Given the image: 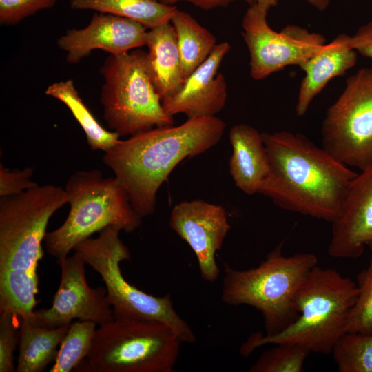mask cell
Returning <instances> with one entry per match:
<instances>
[{
    "label": "cell",
    "instance_id": "cell-21",
    "mask_svg": "<svg viewBox=\"0 0 372 372\" xmlns=\"http://www.w3.org/2000/svg\"><path fill=\"white\" fill-rule=\"evenodd\" d=\"M70 4L73 9L94 10L127 18L148 29L169 23L178 10L157 0H70Z\"/></svg>",
    "mask_w": 372,
    "mask_h": 372
},
{
    "label": "cell",
    "instance_id": "cell-10",
    "mask_svg": "<svg viewBox=\"0 0 372 372\" xmlns=\"http://www.w3.org/2000/svg\"><path fill=\"white\" fill-rule=\"evenodd\" d=\"M321 135L322 147L346 165L362 170L372 163V67L347 79L326 112Z\"/></svg>",
    "mask_w": 372,
    "mask_h": 372
},
{
    "label": "cell",
    "instance_id": "cell-13",
    "mask_svg": "<svg viewBox=\"0 0 372 372\" xmlns=\"http://www.w3.org/2000/svg\"><path fill=\"white\" fill-rule=\"evenodd\" d=\"M169 224L193 250L201 278L216 281L220 271L215 255L231 229L224 207L203 200L183 201L172 208Z\"/></svg>",
    "mask_w": 372,
    "mask_h": 372
},
{
    "label": "cell",
    "instance_id": "cell-3",
    "mask_svg": "<svg viewBox=\"0 0 372 372\" xmlns=\"http://www.w3.org/2000/svg\"><path fill=\"white\" fill-rule=\"evenodd\" d=\"M68 202L65 190L51 184L0 197V313L32 317L39 302L37 267L46 228Z\"/></svg>",
    "mask_w": 372,
    "mask_h": 372
},
{
    "label": "cell",
    "instance_id": "cell-27",
    "mask_svg": "<svg viewBox=\"0 0 372 372\" xmlns=\"http://www.w3.org/2000/svg\"><path fill=\"white\" fill-rule=\"evenodd\" d=\"M359 293L351 312L347 333H372V256L368 265L357 276Z\"/></svg>",
    "mask_w": 372,
    "mask_h": 372
},
{
    "label": "cell",
    "instance_id": "cell-12",
    "mask_svg": "<svg viewBox=\"0 0 372 372\" xmlns=\"http://www.w3.org/2000/svg\"><path fill=\"white\" fill-rule=\"evenodd\" d=\"M61 281L48 309L34 310L32 322L48 328L70 325L72 320L90 321L101 326L114 319L105 287H91L87 281L82 256L76 251L57 261Z\"/></svg>",
    "mask_w": 372,
    "mask_h": 372
},
{
    "label": "cell",
    "instance_id": "cell-29",
    "mask_svg": "<svg viewBox=\"0 0 372 372\" xmlns=\"http://www.w3.org/2000/svg\"><path fill=\"white\" fill-rule=\"evenodd\" d=\"M56 0H0V22L6 25L19 23L38 11L52 8Z\"/></svg>",
    "mask_w": 372,
    "mask_h": 372
},
{
    "label": "cell",
    "instance_id": "cell-25",
    "mask_svg": "<svg viewBox=\"0 0 372 372\" xmlns=\"http://www.w3.org/2000/svg\"><path fill=\"white\" fill-rule=\"evenodd\" d=\"M331 353L340 372H372V333H347Z\"/></svg>",
    "mask_w": 372,
    "mask_h": 372
},
{
    "label": "cell",
    "instance_id": "cell-11",
    "mask_svg": "<svg viewBox=\"0 0 372 372\" xmlns=\"http://www.w3.org/2000/svg\"><path fill=\"white\" fill-rule=\"evenodd\" d=\"M268 10L252 3L242 18V37L254 80L265 79L289 65L299 66L327 43L322 34L296 25L275 31L267 22Z\"/></svg>",
    "mask_w": 372,
    "mask_h": 372
},
{
    "label": "cell",
    "instance_id": "cell-18",
    "mask_svg": "<svg viewBox=\"0 0 372 372\" xmlns=\"http://www.w3.org/2000/svg\"><path fill=\"white\" fill-rule=\"evenodd\" d=\"M229 138L232 154L229 172L236 186L247 195L260 193L269 172V161L262 133L246 124L234 125Z\"/></svg>",
    "mask_w": 372,
    "mask_h": 372
},
{
    "label": "cell",
    "instance_id": "cell-32",
    "mask_svg": "<svg viewBox=\"0 0 372 372\" xmlns=\"http://www.w3.org/2000/svg\"><path fill=\"white\" fill-rule=\"evenodd\" d=\"M167 5L174 6L180 1H186L203 10H211L227 6L235 0H157ZM250 3L249 0H243Z\"/></svg>",
    "mask_w": 372,
    "mask_h": 372
},
{
    "label": "cell",
    "instance_id": "cell-35",
    "mask_svg": "<svg viewBox=\"0 0 372 372\" xmlns=\"http://www.w3.org/2000/svg\"><path fill=\"white\" fill-rule=\"evenodd\" d=\"M369 249L372 251V242L369 245Z\"/></svg>",
    "mask_w": 372,
    "mask_h": 372
},
{
    "label": "cell",
    "instance_id": "cell-8",
    "mask_svg": "<svg viewBox=\"0 0 372 372\" xmlns=\"http://www.w3.org/2000/svg\"><path fill=\"white\" fill-rule=\"evenodd\" d=\"M120 231L117 227L108 226L97 238H88L73 249L102 278L114 318L158 322L171 329L181 342L194 343L196 335L174 308L169 293L154 296L124 278L120 262L130 260L131 254L119 238Z\"/></svg>",
    "mask_w": 372,
    "mask_h": 372
},
{
    "label": "cell",
    "instance_id": "cell-7",
    "mask_svg": "<svg viewBox=\"0 0 372 372\" xmlns=\"http://www.w3.org/2000/svg\"><path fill=\"white\" fill-rule=\"evenodd\" d=\"M181 341L156 321L114 318L96 330L91 350L76 369L88 372H172Z\"/></svg>",
    "mask_w": 372,
    "mask_h": 372
},
{
    "label": "cell",
    "instance_id": "cell-34",
    "mask_svg": "<svg viewBox=\"0 0 372 372\" xmlns=\"http://www.w3.org/2000/svg\"><path fill=\"white\" fill-rule=\"evenodd\" d=\"M251 3H257L258 5L265 6L269 10L277 5L278 0H249Z\"/></svg>",
    "mask_w": 372,
    "mask_h": 372
},
{
    "label": "cell",
    "instance_id": "cell-22",
    "mask_svg": "<svg viewBox=\"0 0 372 372\" xmlns=\"http://www.w3.org/2000/svg\"><path fill=\"white\" fill-rule=\"evenodd\" d=\"M176 32L185 80L216 48V37L189 13L178 10L170 21Z\"/></svg>",
    "mask_w": 372,
    "mask_h": 372
},
{
    "label": "cell",
    "instance_id": "cell-9",
    "mask_svg": "<svg viewBox=\"0 0 372 372\" xmlns=\"http://www.w3.org/2000/svg\"><path fill=\"white\" fill-rule=\"evenodd\" d=\"M146 56L140 49L110 54L100 69L104 79L101 92L103 118L119 136L174 124L149 76Z\"/></svg>",
    "mask_w": 372,
    "mask_h": 372
},
{
    "label": "cell",
    "instance_id": "cell-33",
    "mask_svg": "<svg viewBox=\"0 0 372 372\" xmlns=\"http://www.w3.org/2000/svg\"><path fill=\"white\" fill-rule=\"evenodd\" d=\"M318 10L322 11L327 9L331 0H305Z\"/></svg>",
    "mask_w": 372,
    "mask_h": 372
},
{
    "label": "cell",
    "instance_id": "cell-24",
    "mask_svg": "<svg viewBox=\"0 0 372 372\" xmlns=\"http://www.w3.org/2000/svg\"><path fill=\"white\" fill-rule=\"evenodd\" d=\"M96 325L93 322L79 320L70 324L50 371L70 372L76 369L91 350Z\"/></svg>",
    "mask_w": 372,
    "mask_h": 372
},
{
    "label": "cell",
    "instance_id": "cell-23",
    "mask_svg": "<svg viewBox=\"0 0 372 372\" xmlns=\"http://www.w3.org/2000/svg\"><path fill=\"white\" fill-rule=\"evenodd\" d=\"M45 94L63 102L83 130L90 148L93 150L110 149L120 139L119 135L103 128L79 96L71 79L49 85Z\"/></svg>",
    "mask_w": 372,
    "mask_h": 372
},
{
    "label": "cell",
    "instance_id": "cell-16",
    "mask_svg": "<svg viewBox=\"0 0 372 372\" xmlns=\"http://www.w3.org/2000/svg\"><path fill=\"white\" fill-rule=\"evenodd\" d=\"M146 29L133 20L101 12L94 14L85 28L68 30L57 45L67 52L66 61L74 64L96 49L119 55L143 47Z\"/></svg>",
    "mask_w": 372,
    "mask_h": 372
},
{
    "label": "cell",
    "instance_id": "cell-6",
    "mask_svg": "<svg viewBox=\"0 0 372 372\" xmlns=\"http://www.w3.org/2000/svg\"><path fill=\"white\" fill-rule=\"evenodd\" d=\"M65 190L70 208L64 223L47 232L48 254L60 260L80 242L108 226L131 233L141 226L142 217L133 208L128 195L115 178H104L99 169L76 171Z\"/></svg>",
    "mask_w": 372,
    "mask_h": 372
},
{
    "label": "cell",
    "instance_id": "cell-2",
    "mask_svg": "<svg viewBox=\"0 0 372 372\" xmlns=\"http://www.w3.org/2000/svg\"><path fill=\"white\" fill-rule=\"evenodd\" d=\"M225 130L216 116L187 118L177 126L154 127L119 140L105 152L103 161L143 218L153 214L157 192L174 168L216 145Z\"/></svg>",
    "mask_w": 372,
    "mask_h": 372
},
{
    "label": "cell",
    "instance_id": "cell-5",
    "mask_svg": "<svg viewBox=\"0 0 372 372\" xmlns=\"http://www.w3.org/2000/svg\"><path fill=\"white\" fill-rule=\"evenodd\" d=\"M282 245L280 243L256 267L240 270L223 263L222 301L258 310L267 335L281 331L296 320L298 292L318 265L313 253L284 256Z\"/></svg>",
    "mask_w": 372,
    "mask_h": 372
},
{
    "label": "cell",
    "instance_id": "cell-20",
    "mask_svg": "<svg viewBox=\"0 0 372 372\" xmlns=\"http://www.w3.org/2000/svg\"><path fill=\"white\" fill-rule=\"evenodd\" d=\"M70 325L48 328L20 318L19 355L15 371L41 372L55 361L60 346Z\"/></svg>",
    "mask_w": 372,
    "mask_h": 372
},
{
    "label": "cell",
    "instance_id": "cell-15",
    "mask_svg": "<svg viewBox=\"0 0 372 372\" xmlns=\"http://www.w3.org/2000/svg\"><path fill=\"white\" fill-rule=\"evenodd\" d=\"M230 49L227 42L218 43L182 85L162 99L163 107L168 115L183 114L187 118L211 117L224 108L227 98V83L218 69Z\"/></svg>",
    "mask_w": 372,
    "mask_h": 372
},
{
    "label": "cell",
    "instance_id": "cell-1",
    "mask_svg": "<svg viewBox=\"0 0 372 372\" xmlns=\"http://www.w3.org/2000/svg\"><path fill=\"white\" fill-rule=\"evenodd\" d=\"M262 134L269 172L260 193L284 210L332 223L357 173L302 134Z\"/></svg>",
    "mask_w": 372,
    "mask_h": 372
},
{
    "label": "cell",
    "instance_id": "cell-31",
    "mask_svg": "<svg viewBox=\"0 0 372 372\" xmlns=\"http://www.w3.org/2000/svg\"><path fill=\"white\" fill-rule=\"evenodd\" d=\"M351 44L358 54L372 60V21L360 26L351 36Z\"/></svg>",
    "mask_w": 372,
    "mask_h": 372
},
{
    "label": "cell",
    "instance_id": "cell-4",
    "mask_svg": "<svg viewBox=\"0 0 372 372\" xmlns=\"http://www.w3.org/2000/svg\"><path fill=\"white\" fill-rule=\"evenodd\" d=\"M358 293L356 282L351 278L317 265L298 292L296 320L275 334L252 333L241 346L240 354L247 357L260 347L282 343L300 344L310 353H331L348 331Z\"/></svg>",
    "mask_w": 372,
    "mask_h": 372
},
{
    "label": "cell",
    "instance_id": "cell-28",
    "mask_svg": "<svg viewBox=\"0 0 372 372\" xmlns=\"http://www.w3.org/2000/svg\"><path fill=\"white\" fill-rule=\"evenodd\" d=\"M18 318L12 312L0 313V372H12L16 369L14 352L19 341Z\"/></svg>",
    "mask_w": 372,
    "mask_h": 372
},
{
    "label": "cell",
    "instance_id": "cell-17",
    "mask_svg": "<svg viewBox=\"0 0 372 372\" xmlns=\"http://www.w3.org/2000/svg\"><path fill=\"white\" fill-rule=\"evenodd\" d=\"M358 54L351 46V36L340 34L299 65L304 76L295 107L297 116L305 114L313 100L329 81L355 66Z\"/></svg>",
    "mask_w": 372,
    "mask_h": 372
},
{
    "label": "cell",
    "instance_id": "cell-14",
    "mask_svg": "<svg viewBox=\"0 0 372 372\" xmlns=\"http://www.w3.org/2000/svg\"><path fill=\"white\" fill-rule=\"evenodd\" d=\"M328 246L335 258H357L372 242V163L349 185Z\"/></svg>",
    "mask_w": 372,
    "mask_h": 372
},
{
    "label": "cell",
    "instance_id": "cell-19",
    "mask_svg": "<svg viewBox=\"0 0 372 372\" xmlns=\"http://www.w3.org/2000/svg\"><path fill=\"white\" fill-rule=\"evenodd\" d=\"M147 70L161 101L175 92L185 81L174 29L167 23L147 32Z\"/></svg>",
    "mask_w": 372,
    "mask_h": 372
},
{
    "label": "cell",
    "instance_id": "cell-26",
    "mask_svg": "<svg viewBox=\"0 0 372 372\" xmlns=\"http://www.w3.org/2000/svg\"><path fill=\"white\" fill-rule=\"evenodd\" d=\"M263 352L249 369V372H302L310 353L305 347L293 343L274 344Z\"/></svg>",
    "mask_w": 372,
    "mask_h": 372
},
{
    "label": "cell",
    "instance_id": "cell-30",
    "mask_svg": "<svg viewBox=\"0 0 372 372\" xmlns=\"http://www.w3.org/2000/svg\"><path fill=\"white\" fill-rule=\"evenodd\" d=\"M33 169L10 170L0 165V197L20 194L37 185L31 180Z\"/></svg>",
    "mask_w": 372,
    "mask_h": 372
}]
</instances>
